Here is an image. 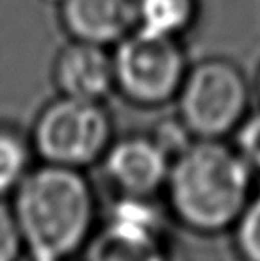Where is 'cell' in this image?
<instances>
[{
    "label": "cell",
    "mask_w": 260,
    "mask_h": 261,
    "mask_svg": "<svg viewBox=\"0 0 260 261\" xmlns=\"http://www.w3.org/2000/svg\"><path fill=\"white\" fill-rule=\"evenodd\" d=\"M13 212L34 261L72 258L89 240L94 194L80 169L43 164L13 192Z\"/></svg>",
    "instance_id": "1"
},
{
    "label": "cell",
    "mask_w": 260,
    "mask_h": 261,
    "mask_svg": "<svg viewBox=\"0 0 260 261\" xmlns=\"http://www.w3.org/2000/svg\"><path fill=\"white\" fill-rule=\"evenodd\" d=\"M164 189L171 212L189 229L219 233L251 199V167L218 139H196L171 162Z\"/></svg>",
    "instance_id": "2"
},
{
    "label": "cell",
    "mask_w": 260,
    "mask_h": 261,
    "mask_svg": "<svg viewBox=\"0 0 260 261\" xmlns=\"http://www.w3.org/2000/svg\"><path fill=\"white\" fill-rule=\"evenodd\" d=\"M109 146L111 119L98 101L64 96L43 110L34 128V148L46 164L82 169Z\"/></svg>",
    "instance_id": "3"
},
{
    "label": "cell",
    "mask_w": 260,
    "mask_h": 261,
    "mask_svg": "<svg viewBox=\"0 0 260 261\" xmlns=\"http://www.w3.org/2000/svg\"><path fill=\"white\" fill-rule=\"evenodd\" d=\"M180 119L195 139H219L237 128L248 105L244 79L232 64L208 61L182 82Z\"/></svg>",
    "instance_id": "4"
},
{
    "label": "cell",
    "mask_w": 260,
    "mask_h": 261,
    "mask_svg": "<svg viewBox=\"0 0 260 261\" xmlns=\"http://www.w3.org/2000/svg\"><path fill=\"white\" fill-rule=\"evenodd\" d=\"M114 80L127 98L141 105H160L180 91L185 59L173 38L139 31L123 39L114 57Z\"/></svg>",
    "instance_id": "5"
},
{
    "label": "cell",
    "mask_w": 260,
    "mask_h": 261,
    "mask_svg": "<svg viewBox=\"0 0 260 261\" xmlns=\"http://www.w3.org/2000/svg\"><path fill=\"white\" fill-rule=\"evenodd\" d=\"M159 237V219L146 197L125 196L98 238L91 261H168Z\"/></svg>",
    "instance_id": "6"
},
{
    "label": "cell",
    "mask_w": 260,
    "mask_h": 261,
    "mask_svg": "<svg viewBox=\"0 0 260 261\" xmlns=\"http://www.w3.org/2000/svg\"><path fill=\"white\" fill-rule=\"evenodd\" d=\"M104 167L123 196L150 197L166 187L171 158L152 137H127L109 146Z\"/></svg>",
    "instance_id": "7"
},
{
    "label": "cell",
    "mask_w": 260,
    "mask_h": 261,
    "mask_svg": "<svg viewBox=\"0 0 260 261\" xmlns=\"http://www.w3.org/2000/svg\"><path fill=\"white\" fill-rule=\"evenodd\" d=\"M56 80L64 96L100 101L116 84L114 62L102 45L77 41L59 55Z\"/></svg>",
    "instance_id": "8"
},
{
    "label": "cell",
    "mask_w": 260,
    "mask_h": 261,
    "mask_svg": "<svg viewBox=\"0 0 260 261\" xmlns=\"http://www.w3.org/2000/svg\"><path fill=\"white\" fill-rule=\"evenodd\" d=\"M63 20L77 41L109 45L135 23V0H63Z\"/></svg>",
    "instance_id": "9"
},
{
    "label": "cell",
    "mask_w": 260,
    "mask_h": 261,
    "mask_svg": "<svg viewBox=\"0 0 260 261\" xmlns=\"http://www.w3.org/2000/svg\"><path fill=\"white\" fill-rule=\"evenodd\" d=\"M195 16V0H135V20L141 32L173 38Z\"/></svg>",
    "instance_id": "10"
},
{
    "label": "cell",
    "mask_w": 260,
    "mask_h": 261,
    "mask_svg": "<svg viewBox=\"0 0 260 261\" xmlns=\"http://www.w3.org/2000/svg\"><path fill=\"white\" fill-rule=\"evenodd\" d=\"M31 153L20 135L0 130V196L13 194L29 174Z\"/></svg>",
    "instance_id": "11"
},
{
    "label": "cell",
    "mask_w": 260,
    "mask_h": 261,
    "mask_svg": "<svg viewBox=\"0 0 260 261\" xmlns=\"http://www.w3.org/2000/svg\"><path fill=\"white\" fill-rule=\"evenodd\" d=\"M235 226V245L244 261H260V196L251 197Z\"/></svg>",
    "instance_id": "12"
},
{
    "label": "cell",
    "mask_w": 260,
    "mask_h": 261,
    "mask_svg": "<svg viewBox=\"0 0 260 261\" xmlns=\"http://www.w3.org/2000/svg\"><path fill=\"white\" fill-rule=\"evenodd\" d=\"M25 242L13 206L0 201V261H18Z\"/></svg>",
    "instance_id": "13"
},
{
    "label": "cell",
    "mask_w": 260,
    "mask_h": 261,
    "mask_svg": "<svg viewBox=\"0 0 260 261\" xmlns=\"http://www.w3.org/2000/svg\"><path fill=\"white\" fill-rule=\"evenodd\" d=\"M152 139L157 144L162 148V151L171 158V162L175 160L180 153H184L189 146L193 144V134L187 130L182 119H168L160 124L155 130V134L152 135Z\"/></svg>",
    "instance_id": "14"
},
{
    "label": "cell",
    "mask_w": 260,
    "mask_h": 261,
    "mask_svg": "<svg viewBox=\"0 0 260 261\" xmlns=\"http://www.w3.org/2000/svg\"><path fill=\"white\" fill-rule=\"evenodd\" d=\"M237 151L251 169L260 171V114L239 124Z\"/></svg>",
    "instance_id": "15"
},
{
    "label": "cell",
    "mask_w": 260,
    "mask_h": 261,
    "mask_svg": "<svg viewBox=\"0 0 260 261\" xmlns=\"http://www.w3.org/2000/svg\"><path fill=\"white\" fill-rule=\"evenodd\" d=\"M32 261H34V259H32ZM43 261H72V259H69V258H64V259H43Z\"/></svg>",
    "instance_id": "16"
},
{
    "label": "cell",
    "mask_w": 260,
    "mask_h": 261,
    "mask_svg": "<svg viewBox=\"0 0 260 261\" xmlns=\"http://www.w3.org/2000/svg\"><path fill=\"white\" fill-rule=\"evenodd\" d=\"M49 2H61L63 4V0H49Z\"/></svg>",
    "instance_id": "17"
}]
</instances>
